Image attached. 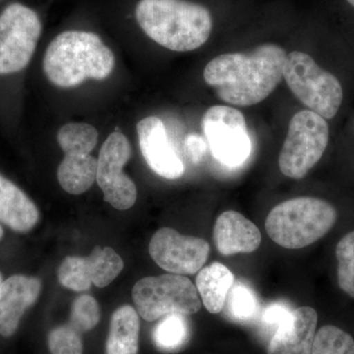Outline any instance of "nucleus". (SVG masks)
I'll return each mask as SVG.
<instances>
[{
    "label": "nucleus",
    "mask_w": 354,
    "mask_h": 354,
    "mask_svg": "<svg viewBox=\"0 0 354 354\" xmlns=\"http://www.w3.org/2000/svg\"><path fill=\"white\" fill-rule=\"evenodd\" d=\"M337 220V209L330 203L298 197L274 207L266 220V232L283 248L301 249L325 236Z\"/></svg>",
    "instance_id": "obj_4"
},
{
    "label": "nucleus",
    "mask_w": 354,
    "mask_h": 354,
    "mask_svg": "<svg viewBox=\"0 0 354 354\" xmlns=\"http://www.w3.org/2000/svg\"><path fill=\"white\" fill-rule=\"evenodd\" d=\"M312 354H354L353 337L335 326H324L316 333Z\"/></svg>",
    "instance_id": "obj_23"
},
{
    "label": "nucleus",
    "mask_w": 354,
    "mask_h": 354,
    "mask_svg": "<svg viewBox=\"0 0 354 354\" xmlns=\"http://www.w3.org/2000/svg\"><path fill=\"white\" fill-rule=\"evenodd\" d=\"M351 6L354 7V0H346Z\"/></svg>",
    "instance_id": "obj_32"
},
{
    "label": "nucleus",
    "mask_w": 354,
    "mask_h": 354,
    "mask_svg": "<svg viewBox=\"0 0 354 354\" xmlns=\"http://www.w3.org/2000/svg\"><path fill=\"white\" fill-rule=\"evenodd\" d=\"M41 34L38 14L20 3L0 14V75L22 71L31 62Z\"/></svg>",
    "instance_id": "obj_9"
},
{
    "label": "nucleus",
    "mask_w": 354,
    "mask_h": 354,
    "mask_svg": "<svg viewBox=\"0 0 354 354\" xmlns=\"http://www.w3.org/2000/svg\"><path fill=\"white\" fill-rule=\"evenodd\" d=\"M234 283V274L221 263L215 262L200 270L196 288L205 308L209 313L218 314L223 309Z\"/></svg>",
    "instance_id": "obj_18"
},
{
    "label": "nucleus",
    "mask_w": 354,
    "mask_h": 354,
    "mask_svg": "<svg viewBox=\"0 0 354 354\" xmlns=\"http://www.w3.org/2000/svg\"><path fill=\"white\" fill-rule=\"evenodd\" d=\"M286 50L274 44H261L247 53H225L204 69V80L221 101L251 106L264 101L283 79Z\"/></svg>",
    "instance_id": "obj_1"
},
{
    "label": "nucleus",
    "mask_w": 354,
    "mask_h": 354,
    "mask_svg": "<svg viewBox=\"0 0 354 354\" xmlns=\"http://www.w3.org/2000/svg\"><path fill=\"white\" fill-rule=\"evenodd\" d=\"M291 311L281 304H272L268 307L263 315V320L268 325H281L290 317Z\"/></svg>",
    "instance_id": "obj_29"
},
{
    "label": "nucleus",
    "mask_w": 354,
    "mask_h": 354,
    "mask_svg": "<svg viewBox=\"0 0 354 354\" xmlns=\"http://www.w3.org/2000/svg\"><path fill=\"white\" fill-rule=\"evenodd\" d=\"M149 252L156 264L174 274H194L208 259V242L188 236L174 228L158 230L150 241Z\"/></svg>",
    "instance_id": "obj_12"
},
{
    "label": "nucleus",
    "mask_w": 354,
    "mask_h": 354,
    "mask_svg": "<svg viewBox=\"0 0 354 354\" xmlns=\"http://www.w3.org/2000/svg\"><path fill=\"white\" fill-rule=\"evenodd\" d=\"M185 151L193 162H199L206 153V143L199 135L191 134L186 138Z\"/></svg>",
    "instance_id": "obj_28"
},
{
    "label": "nucleus",
    "mask_w": 354,
    "mask_h": 354,
    "mask_svg": "<svg viewBox=\"0 0 354 354\" xmlns=\"http://www.w3.org/2000/svg\"><path fill=\"white\" fill-rule=\"evenodd\" d=\"M230 308L232 315L239 320H250L257 311V300L253 291L246 286H234L230 293Z\"/></svg>",
    "instance_id": "obj_27"
},
{
    "label": "nucleus",
    "mask_w": 354,
    "mask_h": 354,
    "mask_svg": "<svg viewBox=\"0 0 354 354\" xmlns=\"http://www.w3.org/2000/svg\"><path fill=\"white\" fill-rule=\"evenodd\" d=\"M327 121L312 111L295 113L279 153V165L283 176L302 179L323 157L329 143Z\"/></svg>",
    "instance_id": "obj_7"
},
{
    "label": "nucleus",
    "mask_w": 354,
    "mask_h": 354,
    "mask_svg": "<svg viewBox=\"0 0 354 354\" xmlns=\"http://www.w3.org/2000/svg\"><path fill=\"white\" fill-rule=\"evenodd\" d=\"M3 236V228H2L1 225H0V239Z\"/></svg>",
    "instance_id": "obj_30"
},
{
    "label": "nucleus",
    "mask_w": 354,
    "mask_h": 354,
    "mask_svg": "<svg viewBox=\"0 0 354 354\" xmlns=\"http://www.w3.org/2000/svg\"><path fill=\"white\" fill-rule=\"evenodd\" d=\"M140 150L147 165L156 174L169 180L180 178L184 165L171 143L165 123L148 116L137 123Z\"/></svg>",
    "instance_id": "obj_13"
},
{
    "label": "nucleus",
    "mask_w": 354,
    "mask_h": 354,
    "mask_svg": "<svg viewBox=\"0 0 354 354\" xmlns=\"http://www.w3.org/2000/svg\"><path fill=\"white\" fill-rule=\"evenodd\" d=\"M202 128L214 158L227 167H239L250 157L252 142L239 109L215 106L204 114Z\"/></svg>",
    "instance_id": "obj_10"
},
{
    "label": "nucleus",
    "mask_w": 354,
    "mask_h": 354,
    "mask_svg": "<svg viewBox=\"0 0 354 354\" xmlns=\"http://www.w3.org/2000/svg\"><path fill=\"white\" fill-rule=\"evenodd\" d=\"M93 285L106 288L124 268V262L111 247L95 246L87 257Z\"/></svg>",
    "instance_id": "obj_20"
},
{
    "label": "nucleus",
    "mask_w": 354,
    "mask_h": 354,
    "mask_svg": "<svg viewBox=\"0 0 354 354\" xmlns=\"http://www.w3.org/2000/svg\"><path fill=\"white\" fill-rule=\"evenodd\" d=\"M131 145L123 133L109 134L102 144L97 158V183L104 200L114 209L127 211L137 199V188L131 178L123 172V167L131 157Z\"/></svg>",
    "instance_id": "obj_11"
},
{
    "label": "nucleus",
    "mask_w": 354,
    "mask_h": 354,
    "mask_svg": "<svg viewBox=\"0 0 354 354\" xmlns=\"http://www.w3.org/2000/svg\"><path fill=\"white\" fill-rule=\"evenodd\" d=\"M337 283L344 292L354 298V230L344 235L335 248Z\"/></svg>",
    "instance_id": "obj_24"
},
{
    "label": "nucleus",
    "mask_w": 354,
    "mask_h": 354,
    "mask_svg": "<svg viewBox=\"0 0 354 354\" xmlns=\"http://www.w3.org/2000/svg\"><path fill=\"white\" fill-rule=\"evenodd\" d=\"M140 320L136 309L123 305L111 316L106 354H137L139 351Z\"/></svg>",
    "instance_id": "obj_19"
},
{
    "label": "nucleus",
    "mask_w": 354,
    "mask_h": 354,
    "mask_svg": "<svg viewBox=\"0 0 354 354\" xmlns=\"http://www.w3.org/2000/svg\"><path fill=\"white\" fill-rule=\"evenodd\" d=\"M135 16L149 38L178 53L201 48L213 30L209 9L188 0H140Z\"/></svg>",
    "instance_id": "obj_2"
},
{
    "label": "nucleus",
    "mask_w": 354,
    "mask_h": 354,
    "mask_svg": "<svg viewBox=\"0 0 354 354\" xmlns=\"http://www.w3.org/2000/svg\"><path fill=\"white\" fill-rule=\"evenodd\" d=\"M51 354H82L83 344L78 332L71 326H60L48 335Z\"/></svg>",
    "instance_id": "obj_26"
},
{
    "label": "nucleus",
    "mask_w": 354,
    "mask_h": 354,
    "mask_svg": "<svg viewBox=\"0 0 354 354\" xmlns=\"http://www.w3.org/2000/svg\"><path fill=\"white\" fill-rule=\"evenodd\" d=\"M318 314L309 306L291 311L277 329L268 346L267 354H312Z\"/></svg>",
    "instance_id": "obj_15"
},
{
    "label": "nucleus",
    "mask_w": 354,
    "mask_h": 354,
    "mask_svg": "<svg viewBox=\"0 0 354 354\" xmlns=\"http://www.w3.org/2000/svg\"><path fill=\"white\" fill-rule=\"evenodd\" d=\"M57 277L60 285L74 291L88 290L93 285L87 257L65 258L59 266Z\"/></svg>",
    "instance_id": "obj_22"
},
{
    "label": "nucleus",
    "mask_w": 354,
    "mask_h": 354,
    "mask_svg": "<svg viewBox=\"0 0 354 354\" xmlns=\"http://www.w3.org/2000/svg\"><path fill=\"white\" fill-rule=\"evenodd\" d=\"M2 283H3V279H2V274L0 272V288H1Z\"/></svg>",
    "instance_id": "obj_31"
},
{
    "label": "nucleus",
    "mask_w": 354,
    "mask_h": 354,
    "mask_svg": "<svg viewBox=\"0 0 354 354\" xmlns=\"http://www.w3.org/2000/svg\"><path fill=\"white\" fill-rule=\"evenodd\" d=\"M39 279L16 274L10 277L0 288V335L11 337L17 330L21 318L41 293Z\"/></svg>",
    "instance_id": "obj_14"
},
{
    "label": "nucleus",
    "mask_w": 354,
    "mask_h": 354,
    "mask_svg": "<svg viewBox=\"0 0 354 354\" xmlns=\"http://www.w3.org/2000/svg\"><path fill=\"white\" fill-rule=\"evenodd\" d=\"M283 78L304 106L325 120H332L339 113L344 100L342 84L307 53L292 51L286 55Z\"/></svg>",
    "instance_id": "obj_5"
},
{
    "label": "nucleus",
    "mask_w": 354,
    "mask_h": 354,
    "mask_svg": "<svg viewBox=\"0 0 354 354\" xmlns=\"http://www.w3.org/2000/svg\"><path fill=\"white\" fill-rule=\"evenodd\" d=\"M214 241L223 256L252 253L259 248L262 236L257 225L239 212H223L214 227Z\"/></svg>",
    "instance_id": "obj_16"
},
{
    "label": "nucleus",
    "mask_w": 354,
    "mask_h": 354,
    "mask_svg": "<svg viewBox=\"0 0 354 354\" xmlns=\"http://www.w3.org/2000/svg\"><path fill=\"white\" fill-rule=\"evenodd\" d=\"M132 297L139 315L148 322L169 315H193L202 307L196 286L181 274L141 279L133 288Z\"/></svg>",
    "instance_id": "obj_6"
},
{
    "label": "nucleus",
    "mask_w": 354,
    "mask_h": 354,
    "mask_svg": "<svg viewBox=\"0 0 354 354\" xmlns=\"http://www.w3.org/2000/svg\"><path fill=\"white\" fill-rule=\"evenodd\" d=\"M115 66L113 50L97 35L66 31L48 44L44 57V72L53 85L62 88L78 87L87 80L108 79Z\"/></svg>",
    "instance_id": "obj_3"
},
{
    "label": "nucleus",
    "mask_w": 354,
    "mask_h": 354,
    "mask_svg": "<svg viewBox=\"0 0 354 354\" xmlns=\"http://www.w3.org/2000/svg\"><path fill=\"white\" fill-rule=\"evenodd\" d=\"M153 339L156 346L164 351L183 348L189 339V326L185 316L164 317L153 329Z\"/></svg>",
    "instance_id": "obj_21"
},
{
    "label": "nucleus",
    "mask_w": 354,
    "mask_h": 354,
    "mask_svg": "<svg viewBox=\"0 0 354 354\" xmlns=\"http://www.w3.org/2000/svg\"><path fill=\"white\" fill-rule=\"evenodd\" d=\"M35 203L10 180L0 174V221L17 232H28L38 223Z\"/></svg>",
    "instance_id": "obj_17"
},
{
    "label": "nucleus",
    "mask_w": 354,
    "mask_h": 354,
    "mask_svg": "<svg viewBox=\"0 0 354 354\" xmlns=\"http://www.w3.org/2000/svg\"><path fill=\"white\" fill-rule=\"evenodd\" d=\"M101 318L99 304L91 295L77 297L72 304L70 326L77 332H88L94 329Z\"/></svg>",
    "instance_id": "obj_25"
},
{
    "label": "nucleus",
    "mask_w": 354,
    "mask_h": 354,
    "mask_svg": "<svg viewBox=\"0 0 354 354\" xmlns=\"http://www.w3.org/2000/svg\"><path fill=\"white\" fill-rule=\"evenodd\" d=\"M57 139L65 155L58 167V183L69 194H83L97 180V158L91 152L97 146L99 132L88 123L70 122L60 127Z\"/></svg>",
    "instance_id": "obj_8"
}]
</instances>
